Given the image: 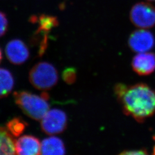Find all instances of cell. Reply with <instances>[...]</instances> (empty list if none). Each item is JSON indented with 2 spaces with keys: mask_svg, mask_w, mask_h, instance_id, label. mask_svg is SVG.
Returning <instances> with one entry per match:
<instances>
[{
  "mask_svg": "<svg viewBox=\"0 0 155 155\" xmlns=\"http://www.w3.org/2000/svg\"><path fill=\"white\" fill-rule=\"evenodd\" d=\"M114 90L125 115L142 123L155 114V91L147 84L127 86L118 83Z\"/></svg>",
  "mask_w": 155,
  "mask_h": 155,
  "instance_id": "1",
  "label": "cell"
},
{
  "mask_svg": "<svg viewBox=\"0 0 155 155\" xmlns=\"http://www.w3.org/2000/svg\"><path fill=\"white\" fill-rule=\"evenodd\" d=\"M13 96L17 105L25 114L35 120H41L50 110L49 95L45 91L38 95L22 91L14 93Z\"/></svg>",
  "mask_w": 155,
  "mask_h": 155,
  "instance_id": "2",
  "label": "cell"
},
{
  "mask_svg": "<svg viewBox=\"0 0 155 155\" xmlns=\"http://www.w3.org/2000/svg\"><path fill=\"white\" fill-rule=\"evenodd\" d=\"M58 73L50 63L42 61L35 65L29 74L30 83L36 89L47 91L54 87L58 82Z\"/></svg>",
  "mask_w": 155,
  "mask_h": 155,
  "instance_id": "3",
  "label": "cell"
},
{
  "mask_svg": "<svg viewBox=\"0 0 155 155\" xmlns=\"http://www.w3.org/2000/svg\"><path fill=\"white\" fill-rule=\"evenodd\" d=\"M130 19L138 28H152L155 25V6L143 2L137 3L130 11Z\"/></svg>",
  "mask_w": 155,
  "mask_h": 155,
  "instance_id": "4",
  "label": "cell"
},
{
  "mask_svg": "<svg viewBox=\"0 0 155 155\" xmlns=\"http://www.w3.org/2000/svg\"><path fill=\"white\" fill-rule=\"evenodd\" d=\"M40 121L43 132L48 135L63 132L67 125L66 114L63 111L57 109L49 110Z\"/></svg>",
  "mask_w": 155,
  "mask_h": 155,
  "instance_id": "5",
  "label": "cell"
},
{
  "mask_svg": "<svg viewBox=\"0 0 155 155\" xmlns=\"http://www.w3.org/2000/svg\"><path fill=\"white\" fill-rule=\"evenodd\" d=\"M153 35L145 29H140L131 33L128 39V45L134 52H149L155 46Z\"/></svg>",
  "mask_w": 155,
  "mask_h": 155,
  "instance_id": "6",
  "label": "cell"
},
{
  "mask_svg": "<svg viewBox=\"0 0 155 155\" xmlns=\"http://www.w3.org/2000/svg\"><path fill=\"white\" fill-rule=\"evenodd\" d=\"M5 54L8 61L16 65L25 63L29 56L27 46L19 39H13L6 45Z\"/></svg>",
  "mask_w": 155,
  "mask_h": 155,
  "instance_id": "7",
  "label": "cell"
},
{
  "mask_svg": "<svg viewBox=\"0 0 155 155\" xmlns=\"http://www.w3.org/2000/svg\"><path fill=\"white\" fill-rule=\"evenodd\" d=\"M134 71L139 75H149L155 71V54L146 52L134 56L132 61Z\"/></svg>",
  "mask_w": 155,
  "mask_h": 155,
  "instance_id": "8",
  "label": "cell"
},
{
  "mask_svg": "<svg viewBox=\"0 0 155 155\" xmlns=\"http://www.w3.org/2000/svg\"><path fill=\"white\" fill-rule=\"evenodd\" d=\"M15 149L17 155H40L41 143L33 136L24 135L15 141Z\"/></svg>",
  "mask_w": 155,
  "mask_h": 155,
  "instance_id": "9",
  "label": "cell"
},
{
  "mask_svg": "<svg viewBox=\"0 0 155 155\" xmlns=\"http://www.w3.org/2000/svg\"><path fill=\"white\" fill-rule=\"evenodd\" d=\"M31 21L38 24L39 27L36 34L43 36L42 40H47L49 32L59 24L58 18L56 17L45 15H42L39 17H33L31 18Z\"/></svg>",
  "mask_w": 155,
  "mask_h": 155,
  "instance_id": "10",
  "label": "cell"
},
{
  "mask_svg": "<svg viewBox=\"0 0 155 155\" xmlns=\"http://www.w3.org/2000/svg\"><path fill=\"white\" fill-rule=\"evenodd\" d=\"M41 155H64L66 149L61 139L56 137L46 138L41 143Z\"/></svg>",
  "mask_w": 155,
  "mask_h": 155,
  "instance_id": "11",
  "label": "cell"
},
{
  "mask_svg": "<svg viewBox=\"0 0 155 155\" xmlns=\"http://www.w3.org/2000/svg\"><path fill=\"white\" fill-rule=\"evenodd\" d=\"M14 136L6 127H0V155H15Z\"/></svg>",
  "mask_w": 155,
  "mask_h": 155,
  "instance_id": "12",
  "label": "cell"
},
{
  "mask_svg": "<svg viewBox=\"0 0 155 155\" xmlns=\"http://www.w3.org/2000/svg\"><path fill=\"white\" fill-rule=\"evenodd\" d=\"M14 78L9 70L0 68V98L8 96L14 87Z\"/></svg>",
  "mask_w": 155,
  "mask_h": 155,
  "instance_id": "13",
  "label": "cell"
},
{
  "mask_svg": "<svg viewBox=\"0 0 155 155\" xmlns=\"http://www.w3.org/2000/svg\"><path fill=\"white\" fill-rule=\"evenodd\" d=\"M27 123L19 117H15L6 124V128L14 137H19L25 130Z\"/></svg>",
  "mask_w": 155,
  "mask_h": 155,
  "instance_id": "14",
  "label": "cell"
},
{
  "mask_svg": "<svg viewBox=\"0 0 155 155\" xmlns=\"http://www.w3.org/2000/svg\"><path fill=\"white\" fill-rule=\"evenodd\" d=\"M62 77L64 81L69 84L74 83L77 79L76 69L73 67L66 68L62 74Z\"/></svg>",
  "mask_w": 155,
  "mask_h": 155,
  "instance_id": "15",
  "label": "cell"
},
{
  "mask_svg": "<svg viewBox=\"0 0 155 155\" xmlns=\"http://www.w3.org/2000/svg\"><path fill=\"white\" fill-rule=\"evenodd\" d=\"M8 27V21L5 15L0 11V38L5 34Z\"/></svg>",
  "mask_w": 155,
  "mask_h": 155,
  "instance_id": "16",
  "label": "cell"
},
{
  "mask_svg": "<svg viewBox=\"0 0 155 155\" xmlns=\"http://www.w3.org/2000/svg\"><path fill=\"white\" fill-rule=\"evenodd\" d=\"M148 152L147 150H124L121 152L120 155H147Z\"/></svg>",
  "mask_w": 155,
  "mask_h": 155,
  "instance_id": "17",
  "label": "cell"
},
{
  "mask_svg": "<svg viewBox=\"0 0 155 155\" xmlns=\"http://www.w3.org/2000/svg\"><path fill=\"white\" fill-rule=\"evenodd\" d=\"M2 59V52H1V51L0 50V61Z\"/></svg>",
  "mask_w": 155,
  "mask_h": 155,
  "instance_id": "18",
  "label": "cell"
},
{
  "mask_svg": "<svg viewBox=\"0 0 155 155\" xmlns=\"http://www.w3.org/2000/svg\"><path fill=\"white\" fill-rule=\"evenodd\" d=\"M153 154L155 155V146L153 148Z\"/></svg>",
  "mask_w": 155,
  "mask_h": 155,
  "instance_id": "19",
  "label": "cell"
},
{
  "mask_svg": "<svg viewBox=\"0 0 155 155\" xmlns=\"http://www.w3.org/2000/svg\"><path fill=\"white\" fill-rule=\"evenodd\" d=\"M148 1H155V0H147Z\"/></svg>",
  "mask_w": 155,
  "mask_h": 155,
  "instance_id": "20",
  "label": "cell"
}]
</instances>
